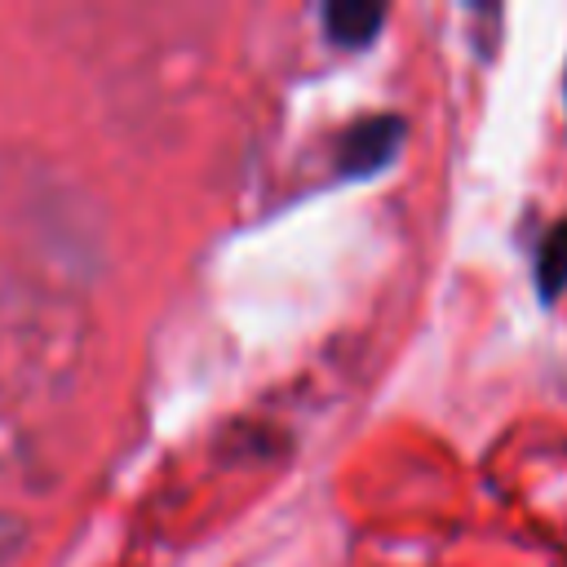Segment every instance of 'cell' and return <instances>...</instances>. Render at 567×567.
<instances>
[{"label":"cell","mask_w":567,"mask_h":567,"mask_svg":"<svg viewBox=\"0 0 567 567\" xmlns=\"http://www.w3.org/2000/svg\"><path fill=\"white\" fill-rule=\"evenodd\" d=\"M399 142H403V120L399 115H368L354 128H346V137H341V168L350 177L377 173L381 164L394 159Z\"/></svg>","instance_id":"6da1fadb"},{"label":"cell","mask_w":567,"mask_h":567,"mask_svg":"<svg viewBox=\"0 0 567 567\" xmlns=\"http://www.w3.org/2000/svg\"><path fill=\"white\" fill-rule=\"evenodd\" d=\"M381 22H385V9L363 4V0H341V4H328V9H323V27H328V35H332L337 44H346V49H363V44H372L377 31H381Z\"/></svg>","instance_id":"7a4b0ae2"},{"label":"cell","mask_w":567,"mask_h":567,"mask_svg":"<svg viewBox=\"0 0 567 567\" xmlns=\"http://www.w3.org/2000/svg\"><path fill=\"white\" fill-rule=\"evenodd\" d=\"M536 279L545 297H558L567 288V221H558L545 244H540V261H536Z\"/></svg>","instance_id":"3957f363"},{"label":"cell","mask_w":567,"mask_h":567,"mask_svg":"<svg viewBox=\"0 0 567 567\" xmlns=\"http://www.w3.org/2000/svg\"><path fill=\"white\" fill-rule=\"evenodd\" d=\"M18 540H22V523H18V518H9V514H0V563L18 549Z\"/></svg>","instance_id":"277c9868"}]
</instances>
